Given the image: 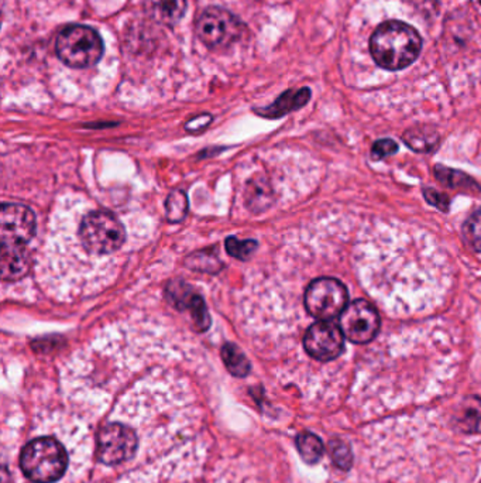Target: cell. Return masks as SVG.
<instances>
[{"label": "cell", "mask_w": 481, "mask_h": 483, "mask_svg": "<svg viewBox=\"0 0 481 483\" xmlns=\"http://www.w3.org/2000/svg\"><path fill=\"white\" fill-rule=\"evenodd\" d=\"M79 239L88 254L96 256L115 254L125 245V228L108 210H92L82 219Z\"/></svg>", "instance_id": "obj_3"}, {"label": "cell", "mask_w": 481, "mask_h": 483, "mask_svg": "<svg viewBox=\"0 0 481 483\" xmlns=\"http://www.w3.org/2000/svg\"><path fill=\"white\" fill-rule=\"evenodd\" d=\"M463 237L468 246L481 257V210L473 212L463 224Z\"/></svg>", "instance_id": "obj_18"}, {"label": "cell", "mask_w": 481, "mask_h": 483, "mask_svg": "<svg viewBox=\"0 0 481 483\" xmlns=\"http://www.w3.org/2000/svg\"><path fill=\"white\" fill-rule=\"evenodd\" d=\"M170 300L180 311H190L192 317L193 328L198 332H205L210 326V317L207 306L200 294L195 293L183 282H175L168 286Z\"/></svg>", "instance_id": "obj_10"}, {"label": "cell", "mask_w": 481, "mask_h": 483, "mask_svg": "<svg viewBox=\"0 0 481 483\" xmlns=\"http://www.w3.org/2000/svg\"><path fill=\"white\" fill-rule=\"evenodd\" d=\"M59 420L34 423L33 435L20 447L16 465L23 483H68L85 470L92 448L88 433L79 423Z\"/></svg>", "instance_id": "obj_1"}, {"label": "cell", "mask_w": 481, "mask_h": 483, "mask_svg": "<svg viewBox=\"0 0 481 483\" xmlns=\"http://www.w3.org/2000/svg\"><path fill=\"white\" fill-rule=\"evenodd\" d=\"M225 246H227V254L230 256L245 262L252 257V255L259 247V244L255 240H240L237 237H230L225 242Z\"/></svg>", "instance_id": "obj_21"}, {"label": "cell", "mask_w": 481, "mask_h": 483, "mask_svg": "<svg viewBox=\"0 0 481 483\" xmlns=\"http://www.w3.org/2000/svg\"><path fill=\"white\" fill-rule=\"evenodd\" d=\"M478 2H480V4H481V0H478Z\"/></svg>", "instance_id": "obj_26"}, {"label": "cell", "mask_w": 481, "mask_h": 483, "mask_svg": "<svg viewBox=\"0 0 481 483\" xmlns=\"http://www.w3.org/2000/svg\"><path fill=\"white\" fill-rule=\"evenodd\" d=\"M58 58L71 68H88L95 66L103 56V41L91 27H66L56 41Z\"/></svg>", "instance_id": "obj_4"}, {"label": "cell", "mask_w": 481, "mask_h": 483, "mask_svg": "<svg viewBox=\"0 0 481 483\" xmlns=\"http://www.w3.org/2000/svg\"><path fill=\"white\" fill-rule=\"evenodd\" d=\"M346 286L337 279L321 277L309 284L305 291L304 304L309 316L319 321H332L341 317L347 307Z\"/></svg>", "instance_id": "obj_5"}, {"label": "cell", "mask_w": 481, "mask_h": 483, "mask_svg": "<svg viewBox=\"0 0 481 483\" xmlns=\"http://www.w3.org/2000/svg\"><path fill=\"white\" fill-rule=\"evenodd\" d=\"M187 264L191 269L203 272V273H218L222 269V262L218 259L217 255L209 254L207 250L188 257Z\"/></svg>", "instance_id": "obj_20"}, {"label": "cell", "mask_w": 481, "mask_h": 483, "mask_svg": "<svg viewBox=\"0 0 481 483\" xmlns=\"http://www.w3.org/2000/svg\"><path fill=\"white\" fill-rule=\"evenodd\" d=\"M36 234L33 210L22 204H4L0 210V240L6 245L26 246Z\"/></svg>", "instance_id": "obj_9"}, {"label": "cell", "mask_w": 481, "mask_h": 483, "mask_svg": "<svg viewBox=\"0 0 481 483\" xmlns=\"http://www.w3.org/2000/svg\"><path fill=\"white\" fill-rule=\"evenodd\" d=\"M299 455L307 464H316L324 455V443L318 435L312 433H301L295 440Z\"/></svg>", "instance_id": "obj_17"}, {"label": "cell", "mask_w": 481, "mask_h": 483, "mask_svg": "<svg viewBox=\"0 0 481 483\" xmlns=\"http://www.w3.org/2000/svg\"><path fill=\"white\" fill-rule=\"evenodd\" d=\"M222 359L227 371L233 376L245 378V376L249 375V359L245 358L239 346L235 345V344H225L222 348Z\"/></svg>", "instance_id": "obj_16"}, {"label": "cell", "mask_w": 481, "mask_h": 483, "mask_svg": "<svg viewBox=\"0 0 481 483\" xmlns=\"http://www.w3.org/2000/svg\"><path fill=\"white\" fill-rule=\"evenodd\" d=\"M33 264L29 249L23 245L2 244L0 247V273L4 282L23 279Z\"/></svg>", "instance_id": "obj_11"}, {"label": "cell", "mask_w": 481, "mask_h": 483, "mask_svg": "<svg viewBox=\"0 0 481 483\" xmlns=\"http://www.w3.org/2000/svg\"><path fill=\"white\" fill-rule=\"evenodd\" d=\"M167 219L173 224H177L185 218L188 212V198L183 190H175L168 195L165 202Z\"/></svg>", "instance_id": "obj_19"}, {"label": "cell", "mask_w": 481, "mask_h": 483, "mask_svg": "<svg viewBox=\"0 0 481 483\" xmlns=\"http://www.w3.org/2000/svg\"><path fill=\"white\" fill-rule=\"evenodd\" d=\"M380 316L376 307L367 300H354L347 304L341 316L342 331L344 336L353 344H369L376 338L380 331Z\"/></svg>", "instance_id": "obj_7"}, {"label": "cell", "mask_w": 481, "mask_h": 483, "mask_svg": "<svg viewBox=\"0 0 481 483\" xmlns=\"http://www.w3.org/2000/svg\"><path fill=\"white\" fill-rule=\"evenodd\" d=\"M344 338L341 326L334 321H318L312 324L305 334L304 348L316 361H334L343 352Z\"/></svg>", "instance_id": "obj_8"}, {"label": "cell", "mask_w": 481, "mask_h": 483, "mask_svg": "<svg viewBox=\"0 0 481 483\" xmlns=\"http://www.w3.org/2000/svg\"><path fill=\"white\" fill-rule=\"evenodd\" d=\"M481 421V398H468L460 425L466 431H475Z\"/></svg>", "instance_id": "obj_23"}, {"label": "cell", "mask_w": 481, "mask_h": 483, "mask_svg": "<svg viewBox=\"0 0 481 483\" xmlns=\"http://www.w3.org/2000/svg\"><path fill=\"white\" fill-rule=\"evenodd\" d=\"M423 194L428 204L433 205L442 212H448L449 208H450V198L443 192H439L435 188L425 187L423 190Z\"/></svg>", "instance_id": "obj_25"}, {"label": "cell", "mask_w": 481, "mask_h": 483, "mask_svg": "<svg viewBox=\"0 0 481 483\" xmlns=\"http://www.w3.org/2000/svg\"><path fill=\"white\" fill-rule=\"evenodd\" d=\"M423 39L409 24L391 20L377 27L370 39V53L381 68L398 71L418 58Z\"/></svg>", "instance_id": "obj_2"}, {"label": "cell", "mask_w": 481, "mask_h": 483, "mask_svg": "<svg viewBox=\"0 0 481 483\" xmlns=\"http://www.w3.org/2000/svg\"><path fill=\"white\" fill-rule=\"evenodd\" d=\"M309 99H311L309 88H301L298 91L291 89V91L282 94L272 105L259 109L257 113L269 119L282 118L287 113L294 112L297 109H301L302 106L307 105Z\"/></svg>", "instance_id": "obj_13"}, {"label": "cell", "mask_w": 481, "mask_h": 483, "mask_svg": "<svg viewBox=\"0 0 481 483\" xmlns=\"http://www.w3.org/2000/svg\"><path fill=\"white\" fill-rule=\"evenodd\" d=\"M242 22L235 14L220 7H209L200 14L197 34L209 49H225L242 37Z\"/></svg>", "instance_id": "obj_6"}, {"label": "cell", "mask_w": 481, "mask_h": 483, "mask_svg": "<svg viewBox=\"0 0 481 483\" xmlns=\"http://www.w3.org/2000/svg\"><path fill=\"white\" fill-rule=\"evenodd\" d=\"M329 450H331V457L334 460V465L341 470H351L353 465V454H352L351 447L343 440H332L329 443Z\"/></svg>", "instance_id": "obj_22"}, {"label": "cell", "mask_w": 481, "mask_h": 483, "mask_svg": "<svg viewBox=\"0 0 481 483\" xmlns=\"http://www.w3.org/2000/svg\"><path fill=\"white\" fill-rule=\"evenodd\" d=\"M436 180L441 184L446 185L449 188H460L466 191H481L480 184L475 178L466 174L463 171L453 170V168L445 167V165H438L433 168Z\"/></svg>", "instance_id": "obj_15"}, {"label": "cell", "mask_w": 481, "mask_h": 483, "mask_svg": "<svg viewBox=\"0 0 481 483\" xmlns=\"http://www.w3.org/2000/svg\"><path fill=\"white\" fill-rule=\"evenodd\" d=\"M398 152V145L394 142L393 139H381L374 143L371 148V158L373 160H383L388 156L396 155Z\"/></svg>", "instance_id": "obj_24"}, {"label": "cell", "mask_w": 481, "mask_h": 483, "mask_svg": "<svg viewBox=\"0 0 481 483\" xmlns=\"http://www.w3.org/2000/svg\"><path fill=\"white\" fill-rule=\"evenodd\" d=\"M146 13L164 26L177 24L187 12V0H145Z\"/></svg>", "instance_id": "obj_12"}, {"label": "cell", "mask_w": 481, "mask_h": 483, "mask_svg": "<svg viewBox=\"0 0 481 483\" xmlns=\"http://www.w3.org/2000/svg\"><path fill=\"white\" fill-rule=\"evenodd\" d=\"M403 140L411 150L416 153L433 152L441 143V138L435 129L426 128V126L408 129L403 135Z\"/></svg>", "instance_id": "obj_14"}]
</instances>
